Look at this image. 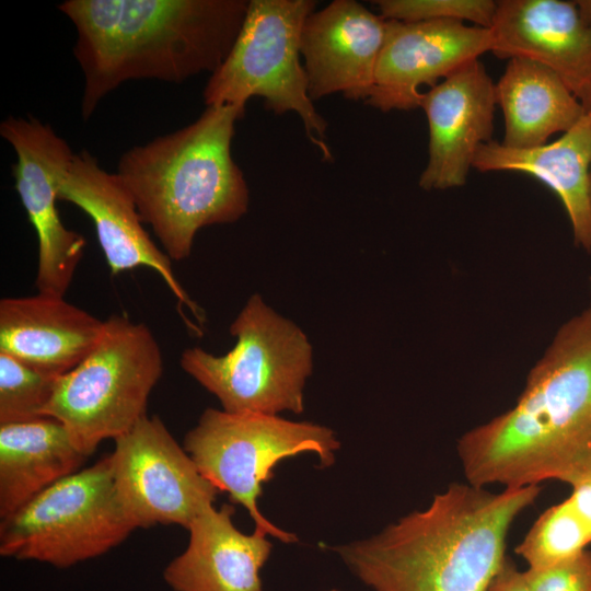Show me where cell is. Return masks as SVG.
Segmentation results:
<instances>
[{"label":"cell","mask_w":591,"mask_h":591,"mask_svg":"<svg viewBox=\"0 0 591 591\" xmlns=\"http://www.w3.org/2000/svg\"><path fill=\"white\" fill-rule=\"evenodd\" d=\"M457 453L477 487L591 482V308L557 331L515 405L465 432Z\"/></svg>","instance_id":"cell-1"},{"label":"cell","mask_w":591,"mask_h":591,"mask_svg":"<svg viewBox=\"0 0 591 591\" xmlns=\"http://www.w3.org/2000/svg\"><path fill=\"white\" fill-rule=\"evenodd\" d=\"M246 0H65L83 74L81 117L124 82L183 83L215 72L243 25Z\"/></svg>","instance_id":"cell-2"},{"label":"cell","mask_w":591,"mask_h":591,"mask_svg":"<svg viewBox=\"0 0 591 591\" xmlns=\"http://www.w3.org/2000/svg\"><path fill=\"white\" fill-rule=\"evenodd\" d=\"M541 489L490 493L454 483L425 510L333 549L374 591H486L506 559L512 522Z\"/></svg>","instance_id":"cell-3"},{"label":"cell","mask_w":591,"mask_h":591,"mask_svg":"<svg viewBox=\"0 0 591 591\" xmlns=\"http://www.w3.org/2000/svg\"><path fill=\"white\" fill-rule=\"evenodd\" d=\"M245 106H207L192 124L124 152L117 164L143 223L171 260L190 255L204 227L232 223L248 207V188L231 144Z\"/></svg>","instance_id":"cell-4"},{"label":"cell","mask_w":591,"mask_h":591,"mask_svg":"<svg viewBox=\"0 0 591 591\" xmlns=\"http://www.w3.org/2000/svg\"><path fill=\"white\" fill-rule=\"evenodd\" d=\"M162 373L163 356L151 329L111 315L93 350L58 379L44 415L59 420L88 457L102 441L128 432L147 415Z\"/></svg>","instance_id":"cell-5"},{"label":"cell","mask_w":591,"mask_h":591,"mask_svg":"<svg viewBox=\"0 0 591 591\" xmlns=\"http://www.w3.org/2000/svg\"><path fill=\"white\" fill-rule=\"evenodd\" d=\"M230 332L236 344L229 352L215 356L187 348L179 359L182 369L228 413H302L303 386L312 371V347L303 332L258 294L250 298Z\"/></svg>","instance_id":"cell-6"},{"label":"cell","mask_w":591,"mask_h":591,"mask_svg":"<svg viewBox=\"0 0 591 591\" xmlns=\"http://www.w3.org/2000/svg\"><path fill=\"white\" fill-rule=\"evenodd\" d=\"M314 0H251L243 25L223 63L210 74L204 89L206 106L246 105L252 96L265 100L275 114L294 112L305 135L332 161L325 141L327 123L309 95L301 63V33L314 12Z\"/></svg>","instance_id":"cell-7"},{"label":"cell","mask_w":591,"mask_h":591,"mask_svg":"<svg viewBox=\"0 0 591 591\" xmlns=\"http://www.w3.org/2000/svg\"><path fill=\"white\" fill-rule=\"evenodd\" d=\"M338 448L333 430L324 426L290 421L276 415L215 408H207L184 439V449L201 475L247 510L256 532L283 543L298 538L259 511L257 499L263 484L274 477V467L283 459L314 452L322 466H329Z\"/></svg>","instance_id":"cell-8"},{"label":"cell","mask_w":591,"mask_h":591,"mask_svg":"<svg viewBox=\"0 0 591 591\" xmlns=\"http://www.w3.org/2000/svg\"><path fill=\"white\" fill-rule=\"evenodd\" d=\"M135 529L117 495L106 455L1 520L0 555L68 568L105 554Z\"/></svg>","instance_id":"cell-9"},{"label":"cell","mask_w":591,"mask_h":591,"mask_svg":"<svg viewBox=\"0 0 591 591\" xmlns=\"http://www.w3.org/2000/svg\"><path fill=\"white\" fill-rule=\"evenodd\" d=\"M114 442L109 457L115 488L137 528L187 529L213 506L219 490L158 416L146 415Z\"/></svg>","instance_id":"cell-10"},{"label":"cell","mask_w":591,"mask_h":591,"mask_svg":"<svg viewBox=\"0 0 591 591\" xmlns=\"http://www.w3.org/2000/svg\"><path fill=\"white\" fill-rule=\"evenodd\" d=\"M0 136L16 154L14 188L37 235L36 289L65 297L86 245L84 236L62 223L57 208L74 152L50 125L32 116L4 118Z\"/></svg>","instance_id":"cell-11"},{"label":"cell","mask_w":591,"mask_h":591,"mask_svg":"<svg viewBox=\"0 0 591 591\" xmlns=\"http://www.w3.org/2000/svg\"><path fill=\"white\" fill-rule=\"evenodd\" d=\"M385 21L374 88L366 101L382 112L420 107L421 86L433 88L493 48L490 28L460 21Z\"/></svg>","instance_id":"cell-12"},{"label":"cell","mask_w":591,"mask_h":591,"mask_svg":"<svg viewBox=\"0 0 591 591\" xmlns=\"http://www.w3.org/2000/svg\"><path fill=\"white\" fill-rule=\"evenodd\" d=\"M58 199L77 206L91 218L113 276L138 267L154 270L179 304L201 322L202 311L177 281L171 258L144 230L134 197L116 172H107L95 157L81 150L73 154L60 182Z\"/></svg>","instance_id":"cell-13"},{"label":"cell","mask_w":591,"mask_h":591,"mask_svg":"<svg viewBox=\"0 0 591 591\" xmlns=\"http://www.w3.org/2000/svg\"><path fill=\"white\" fill-rule=\"evenodd\" d=\"M496 105L495 83L479 59L422 94L420 107L429 127L428 162L419 177L422 189L465 184L478 148L493 140Z\"/></svg>","instance_id":"cell-14"},{"label":"cell","mask_w":591,"mask_h":591,"mask_svg":"<svg viewBox=\"0 0 591 591\" xmlns=\"http://www.w3.org/2000/svg\"><path fill=\"white\" fill-rule=\"evenodd\" d=\"M490 31L498 58L543 65L591 111V21L576 1H497Z\"/></svg>","instance_id":"cell-15"},{"label":"cell","mask_w":591,"mask_h":591,"mask_svg":"<svg viewBox=\"0 0 591 591\" xmlns=\"http://www.w3.org/2000/svg\"><path fill=\"white\" fill-rule=\"evenodd\" d=\"M385 23L355 0H335L306 18L300 50L313 102L337 92L355 101L370 97Z\"/></svg>","instance_id":"cell-16"},{"label":"cell","mask_w":591,"mask_h":591,"mask_svg":"<svg viewBox=\"0 0 591 591\" xmlns=\"http://www.w3.org/2000/svg\"><path fill=\"white\" fill-rule=\"evenodd\" d=\"M103 329L104 321L65 297L38 292L0 300V352L49 374L76 368Z\"/></svg>","instance_id":"cell-17"},{"label":"cell","mask_w":591,"mask_h":591,"mask_svg":"<svg viewBox=\"0 0 591 591\" xmlns=\"http://www.w3.org/2000/svg\"><path fill=\"white\" fill-rule=\"evenodd\" d=\"M234 507L213 506L187 528L186 549L171 560L163 578L174 591H264L259 571L273 545L254 531L244 534L233 521Z\"/></svg>","instance_id":"cell-18"},{"label":"cell","mask_w":591,"mask_h":591,"mask_svg":"<svg viewBox=\"0 0 591 591\" xmlns=\"http://www.w3.org/2000/svg\"><path fill=\"white\" fill-rule=\"evenodd\" d=\"M473 167L524 173L544 183L561 201L575 244L591 253V111L551 143L517 149L486 142L478 148Z\"/></svg>","instance_id":"cell-19"},{"label":"cell","mask_w":591,"mask_h":591,"mask_svg":"<svg viewBox=\"0 0 591 591\" xmlns=\"http://www.w3.org/2000/svg\"><path fill=\"white\" fill-rule=\"evenodd\" d=\"M88 457L53 417L0 425V518L79 471Z\"/></svg>","instance_id":"cell-20"},{"label":"cell","mask_w":591,"mask_h":591,"mask_svg":"<svg viewBox=\"0 0 591 591\" xmlns=\"http://www.w3.org/2000/svg\"><path fill=\"white\" fill-rule=\"evenodd\" d=\"M495 88L505 121L501 143L509 148L543 146L587 113L552 70L526 58L509 59Z\"/></svg>","instance_id":"cell-21"},{"label":"cell","mask_w":591,"mask_h":591,"mask_svg":"<svg viewBox=\"0 0 591 591\" xmlns=\"http://www.w3.org/2000/svg\"><path fill=\"white\" fill-rule=\"evenodd\" d=\"M591 545V482L572 487L561 502L547 508L532 524L515 553L541 568Z\"/></svg>","instance_id":"cell-22"},{"label":"cell","mask_w":591,"mask_h":591,"mask_svg":"<svg viewBox=\"0 0 591 591\" xmlns=\"http://www.w3.org/2000/svg\"><path fill=\"white\" fill-rule=\"evenodd\" d=\"M60 376L0 352V425L45 417Z\"/></svg>","instance_id":"cell-23"},{"label":"cell","mask_w":591,"mask_h":591,"mask_svg":"<svg viewBox=\"0 0 591 591\" xmlns=\"http://www.w3.org/2000/svg\"><path fill=\"white\" fill-rule=\"evenodd\" d=\"M384 20L402 22L468 21L490 28L497 10L493 0H379Z\"/></svg>","instance_id":"cell-24"},{"label":"cell","mask_w":591,"mask_h":591,"mask_svg":"<svg viewBox=\"0 0 591 591\" xmlns=\"http://www.w3.org/2000/svg\"><path fill=\"white\" fill-rule=\"evenodd\" d=\"M530 591H591V552L524 571Z\"/></svg>","instance_id":"cell-25"},{"label":"cell","mask_w":591,"mask_h":591,"mask_svg":"<svg viewBox=\"0 0 591 591\" xmlns=\"http://www.w3.org/2000/svg\"><path fill=\"white\" fill-rule=\"evenodd\" d=\"M486 591H530L524 571H520L506 557L499 570L490 580Z\"/></svg>","instance_id":"cell-26"},{"label":"cell","mask_w":591,"mask_h":591,"mask_svg":"<svg viewBox=\"0 0 591 591\" xmlns=\"http://www.w3.org/2000/svg\"><path fill=\"white\" fill-rule=\"evenodd\" d=\"M576 3L581 13L591 21V0H577Z\"/></svg>","instance_id":"cell-27"},{"label":"cell","mask_w":591,"mask_h":591,"mask_svg":"<svg viewBox=\"0 0 591 591\" xmlns=\"http://www.w3.org/2000/svg\"><path fill=\"white\" fill-rule=\"evenodd\" d=\"M590 194H591V177H590Z\"/></svg>","instance_id":"cell-28"},{"label":"cell","mask_w":591,"mask_h":591,"mask_svg":"<svg viewBox=\"0 0 591 591\" xmlns=\"http://www.w3.org/2000/svg\"><path fill=\"white\" fill-rule=\"evenodd\" d=\"M331 591H338V590L333 589V590H331Z\"/></svg>","instance_id":"cell-29"},{"label":"cell","mask_w":591,"mask_h":591,"mask_svg":"<svg viewBox=\"0 0 591 591\" xmlns=\"http://www.w3.org/2000/svg\"><path fill=\"white\" fill-rule=\"evenodd\" d=\"M590 286H591V278H590Z\"/></svg>","instance_id":"cell-30"}]
</instances>
